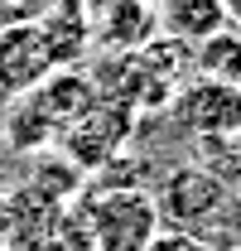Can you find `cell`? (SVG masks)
<instances>
[{
  "label": "cell",
  "mask_w": 241,
  "mask_h": 251,
  "mask_svg": "<svg viewBox=\"0 0 241 251\" xmlns=\"http://www.w3.org/2000/svg\"><path fill=\"white\" fill-rule=\"evenodd\" d=\"M82 227L96 251H145L164 232V218L154 208V193L135 184H111L82 203Z\"/></svg>",
  "instance_id": "1"
},
{
  "label": "cell",
  "mask_w": 241,
  "mask_h": 251,
  "mask_svg": "<svg viewBox=\"0 0 241 251\" xmlns=\"http://www.w3.org/2000/svg\"><path fill=\"white\" fill-rule=\"evenodd\" d=\"M232 203H237L232 198V184H222L208 164H183V169H174L164 179V188H159V198H154L159 218L174 222V232H193V237H208L212 222L222 218Z\"/></svg>",
  "instance_id": "2"
},
{
  "label": "cell",
  "mask_w": 241,
  "mask_h": 251,
  "mask_svg": "<svg viewBox=\"0 0 241 251\" xmlns=\"http://www.w3.org/2000/svg\"><path fill=\"white\" fill-rule=\"evenodd\" d=\"M174 121L203 145H237L241 140V87L188 77L174 92Z\"/></svg>",
  "instance_id": "3"
},
{
  "label": "cell",
  "mask_w": 241,
  "mask_h": 251,
  "mask_svg": "<svg viewBox=\"0 0 241 251\" xmlns=\"http://www.w3.org/2000/svg\"><path fill=\"white\" fill-rule=\"evenodd\" d=\"M53 53L44 44V34L34 20H15L0 25V92L20 97V92H39L53 77Z\"/></svg>",
  "instance_id": "4"
},
{
  "label": "cell",
  "mask_w": 241,
  "mask_h": 251,
  "mask_svg": "<svg viewBox=\"0 0 241 251\" xmlns=\"http://www.w3.org/2000/svg\"><path fill=\"white\" fill-rule=\"evenodd\" d=\"M87 34L111 53H140L154 39V0H77Z\"/></svg>",
  "instance_id": "5"
},
{
  "label": "cell",
  "mask_w": 241,
  "mask_h": 251,
  "mask_svg": "<svg viewBox=\"0 0 241 251\" xmlns=\"http://www.w3.org/2000/svg\"><path fill=\"white\" fill-rule=\"evenodd\" d=\"M154 20H159L164 39H179L188 49H198L203 39L227 29L222 0H154Z\"/></svg>",
  "instance_id": "6"
},
{
  "label": "cell",
  "mask_w": 241,
  "mask_h": 251,
  "mask_svg": "<svg viewBox=\"0 0 241 251\" xmlns=\"http://www.w3.org/2000/svg\"><path fill=\"white\" fill-rule=\"evenodd\" d=\"M34 106H39L48 121L58 126V130H68V126H77V121L92 111V106H96V87H92L82 73H72V68H58V73H53V77L39 87Z\"/></svg>",
  "instance_id": "7"
},
{
  "label": "cell",
  "mask_w": 241,
  "mask_h": 251,
  "mask_svg": "<svg viewBox=\"0 0 241 251\" xmlns=\"http://www.w3.org/2000/svg\"><path fill=\"white\" fill-rule=\"evenodd\" d=\"M34 25H39L48 53H53V68H72V63L87 53V44H92L87 20H82V5H77V0H58V5L44 10Z\"/></svg>",
  "instance_id": "8"
},
{
  "label": "cell",
  "mask_w": 241,
  "mask_h": 251,
  "mask_svg": "<svg viewBox=\"0 0 241 251\" xmlns=\"http://www.w3.org/2000/svg\"><path fill=\"white\" fill-rule=\"evenodd\" d=\"M193 68H198V77H208V82L241 87V34L222 29V34H212V39H203V44L193 49Z\"/></svg>",
  "instance_id": "9"
},
{
  "label": "cell",
  "mask_w": 241,
  "mask_h": 251,
  "mask_svg": "<svg viewBox=\"0 0 241 251\" xmlns=\"http://www.w3.org/2000/svg\"><path fill=\"white\" fill-rule=\"evenodd\" d=\"M53 130H58V126L48 121V116L34 106V97H29V101H24V111L15 116V126H10V140H15L20 150H34V145H48V140H53Z\"/></svg>",
  "instance_id": "10"
},
{
  "label": "cell",
  "mask_w": 241,
  "mask_h": 251,
  "mask_svg": "<svg viewBox=\"0 0 241 251\" xmlns=\"http://www.w3.org/2000/svg\"><path fill=\"white\" fill-rule=\"evenodd\" d=\"M48 251H96L87 237V227L77 218H53V227H48Z\"/></svg>",
  "instance_id": "11"
},
{
  "label": "cell",
  "mask_w": 241,
  "mask_h": 251,
  "mask_svg": "<svg viewBox=\"0 0 241 251\" xmlns=\"http://www.w3.org/2000/svg\"><path fill=\"white\" fill-rule=\"evenodd\" d=\"M145 251H212V247L203 242V237H193V232H174V227H164Z\"/></svg>",
  "instance_id": "12"
},
{
  "label": "cell",
  "mask_w": 241,
  "mask_h": 251,
  "mask_svg": "<svg viewBox=\"0 0 241 251\" xmlns=\"http://www.w3.org/2000/svg\"><path fill=\"white\" fill-rule=\"evenodd\" d=\"M15 5H20V10H24V15H20V20H39V15H44V10H53V5H58V0H15Z\"/></svg>",
  "instance_id": "13"
},
{
  "label": "cell",
  "mask_w": 241,
  "mask_h": 251,
  "mask_svg": "<svg viewBox=\"0 0 241 251\" xmlns=\"http://www.w3.org/2000/svg\"><path fill=\"white\" fill-rule=\"evenodd\" d=\"M222 10H227V29L241 34V0H222Z\"/></svg>",
  "instance_id": "14"
}]
</instances>
